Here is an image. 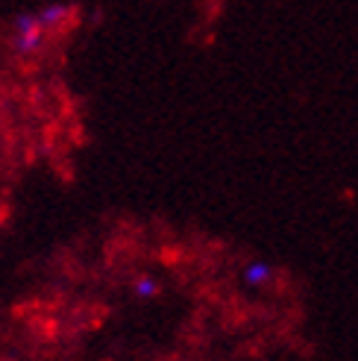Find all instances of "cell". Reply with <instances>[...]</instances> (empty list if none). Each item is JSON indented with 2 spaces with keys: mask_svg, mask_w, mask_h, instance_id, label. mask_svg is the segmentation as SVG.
I'll return each instance as SVG.
<instances>
[{
  "mask_svg": "<svg viewBox=\"0 0 358 361\" xmlns=\"http://www.w3.org/2000/svg\"><path fill=\"white\" fill-rule=\"evenodd\" d=\"M47 39V30L39 24V18H35V12H27V15H18L15 24H12V50L15 53H35Z\"/></svg>",
  "mask_w": 358,
  "mask_h": 361,
  "instance_id": "1",
  "label": "cell"
},
{
  "mask_svg": "<svg viewBox=\"0 0 358 361\" xmlns=\"http://www.w3.org/2000/svg\"><path fill=\"white\" fill-rule=\"evenodd\" d=\"M70 15H74V9H70L68 4H47V6H42V9H35V18H39V24H42L47 32L65 27V24L70 21Z\"/></svg>",
  "mask_w": 358,
  "mask_h": 361,
  "instance_id": "2",
  "label": "cell"
},
{
  "mask_svg": "<svg viewBox=\"0 0 358 361\" xmlns=\"http://www.w3.org/2000/svg\"><path fill=\"white\" fill-rule=\"evenodd\" d=\"M271 276H273V270L267 264H261V262H249L244 267V279L249 285H264V282H271Z\"/></svg>",
  "mask_w": 358,
  "mask_h": 361,
  "instance_id": "3",
  "label": "cell"
},
{
  "mask_svg": "<svg viewBox=\"0 0 358 361\" xmlns=\"http://www.w3.org/2000/svg\"><path fill=\"white\" fill-rule=\"evenodd\" d=\"M135 294H138V297H153V294H156V282L147 279V276L138 279V282H135Z\"/></svg>",
  "mask_w": 358,
  "mask_h": 361,
  "instance_id": "4",
  "label": "cell"
}]
</instances>
